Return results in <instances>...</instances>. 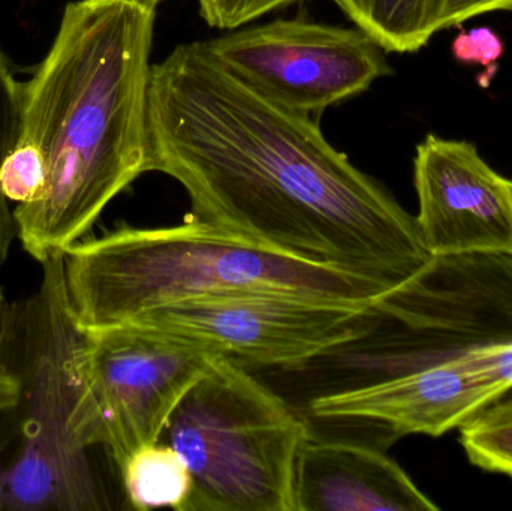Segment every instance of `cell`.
Instances as JSON below:
<instances>
[{
    "label": "cell",
    "mask_w": 512,
    "mask_h": 511,
    "mask_svg": "<svg viewBox=\"0 0 512 511\" xmlns=\"http://www.w3.org/2000/svg\"><path fill=\"white\" fill-rule=\"evenodd\" d=\"M307 423L239 363L218 356L168 420L161 443L185 458L182 511H294Z\"/></svg>",
    "instance_id": "cell-5"
},
{
    "label": "cell",
    "mask_w": 512,
    "mask_h": 511,
    "mask_svg": "<svg viewBox=\"0 0 512 511\" xmlns=\"http://www.w3.org/2000/svg\"><path fill=\"white\" fill-rule=\"evenodd\" d=\"M441 30L493 11H512V0H439Z\"/></svg>",
    "instance_id": "cell-20"
},
{
    "label": "cell",
    "mask_w": 512,
    "mask_h": 511,
    "mask_svg": "<svg viewBox=\"0 0 512 511\" xmlns=\"http://www.w3.org/2000/svg\"><path fill=\"white\" fill-rule=\"evenodd\" d=\"M204 42L237 77L309 116L366 92L391 74L387 51L360 27L303 17L239 27Z\"/></svg>",
    "instance_id": "cell-9"
},
{
    "label": "cell",
    "mask_w": 512,
    "mask_h": 511,
    "mask_svg": "<svg viewBox=\"0 0 512 511\" xmlns=\"http://www.w3.org/2000/svg\"><path fill=\"white\" fill-rule=\"evenodd\" d=\"M75 321L86 333L117 329L201 297L267 293L379 311L397 293L384 282L289 257L186 218L176 227H122L63 255Z\"/></svg>",
    "instance_id": "cell-3"
},
{
    "label": "cell",
    "mask_w": 512,
    "mask_h": 511,
    "mask_svg": "<svg viewBox=\"0 0 512 511\" xmlns=\"http://www.w3.org/2000/svg\"><path fill=\"white\" fill-rule=\"evenodd\" d=\"M373 380L463 351L512 345V252L436 257L379 308ZM505 396H512L508 392Z\"/></svg>",
    "instance_id": "cell-6"
},
{
    "label": "cell",
    "mask_w": 512,
    "mask_h": 511,
    "mask_svg": "<svg viewBox=\"0 0 512 511\" xmlns=\"http://www.w3.org/2000/svg\"><path fill=\"white\" fill-rule=\"evenodd\" d=\"M17 395L18 377L9 354L8 311H6L2 332H0V407L11 404Z\"/></svg>",
    "instance_id": "cell-21"
},
{
    "label": "cell",
    "mask_w": 512,
    "mask_h": 511,
    "mask_svg": "<svg viewBox=\"0 0 512 511\" xmlns=\"http://www.w3.org/2000/svg\"><path fill=\"white\" fill-rule=\"evenodd\" d=\"M21 113L23 84L18 83L9 60L0 51V168L20 137ZM14 237H17L14 210L0 189V267L8 258Z\"/></svg>",
    "instance_id": "cell-16"
},
{
    "label": "cell",
    "mask_w": 512,
    "mask_h": 511,
    "mask_svg": "<svg viewBox=\"0 0 512 511\" xmlns=\"http://www.w3.org/2000/svg\"><path fill=\"white\" fill-rule=\"evenodd\" d=\"M119 471L126 501L135 510L182 511L191 494L185 458L161 441L135 450Z\"/></svg>",
    "instance_id": "cell-14"
},
{
    "label": "cell",
    "mask_w": 512,
    "mask_h": 511,
    "mask_svg": "<svg viewBox=\"0 0 512 511\" xmlns=\"http://www.w3.org/2000/svg\"><path fill=\"white\" fill-rule=\"evenodd\" d=\"M149 129L150 171L183 186L191 221L397 291L435 258L415 216L312 116L237 77L204 41L152 66Z\"/></svg>",
    "instance_id": "cell-1"
},
{
    "label": "cell",
    "mask_w": 512,
    "mask_h": 511,
    "mask_svg": "<svg viewBox=\"0 0 512 511\" xmlns=\"http://www.w3.org/2000/svg\"><path fill=\"white\" fill-rule=\"evenodd\" d=\"M376 314L303 297L242 293L153 309L125 327L239 365L294 369L363 341Z\"/></svg>",
    "instance_id": "cell-7"
},
{
    "label": "cell",
    "mask_w": 512,
    "mask_h": 511,
    "mask_svg": "<svg viewBox=\"0 0 512 511\" xmlns=\"http://www.w3.org/2000/svg\"><path fill=\"white\" fill-rule=\"evenodd\" d=\"M381 447L309 435L295 468L294 511H438Z\"/></svg>",
    "instance_id": "cell-12"
},
{
    "label": "cell",
    "mask_w": 512,
    "mask_h": 511,
    "mask_svg": "<svg viewBox=\"0 0 512 511\" xmlns=\"http://www.w3.org/2000/svg\"><path fill=\"white\" fill-rule=\"evenodd\" d=\"M155 0H74L23 84L18 143L44 162L41 194L15 206L17 239L39 264L65 255L108 204L150 171Z\"/></svg>",
    "instance_id": "cell-2"
},
{
    "label": "cell",
    "mask_w": 512,
    "mask_h": 511,
    "mask_svg": "<svg viewBox=\"0 0 512 511\" xmlns=\"http://www.w3.org/2000/svg\"><path fill=\"white\" fill-rule=\"evenodd\" d=\"M9 303L6 302L5 296H3L2 288H0V332H2L3 321H5L6 311H8Z\"/></svg>",
    "instance_id": "cell-22"
},
{
    "label": "cell",
    "mask_w": 512,
    "mask_h": 511,
    "mask_svg": "<svg viewBox=\"0 0 512 511\" xmlns=\"http://www.w3.org/2000/svg\"><path fill=\"white\" fill-rule=\"evenodd\" d=\"M512 390V345L463 351L310 402L321 420H358L390 434L442 437Z\"/></svg>",
    "instance_id": "cell-10"
},
{
    "label": "cell",
    "mask_w": 512,
    "mask_h": 511,
    "mask_svg": "<svg viewBox=\"0 0 512 511\" xmlns=\"http://www.w3.org/2000/svg\"><path fill=\"white\" fill-rule=\"evenodd\" d=\"M508 183H510V191H511V198H512V180H508Z\"/></svg>",
    "instance_id": "cell-23"
},
{
    "label": "cell",
    "mask_w": 512,
    "mask_h": 511,
    "mask_svg": "<svg viewBox=\"0 0 512 511\" xmlns=\"http://www.w3.org/2000/svg\"><path fill=\"white\" fill-rule=\"evenodd\" d=\"M216 354L132 327L87 333L81 434L104 447L117 468L159 443L171 414L209 371Z\"/></svg>",
    "instance_id": "cell-8"
},
{
    "label": "cell",
    "mask_w": 512,
    "mask_h": 511,
    "mask_svg": "<svg viewBox=\"0 0 512 511\" xmlns=\"http://www.w3.org/2000/svg\"><path fill=\"white\" fill-rule=\"evenodd\" d=\"M418 228L433 257L512 252V198L475 144L427 135L417 146Z\"/></svg>",
    "instance_id": "cell-11"
},
{
    "label": "cell",
    "mask_w": 512,
    "mask_h": 511,
    "mask_svg": "<svg viewBox=\"0 0 512 511\" xmlns=\"http://www.w3.org/2000/svg\"><path fill=\"white\" fill-rule=\"evenodd\" d=\"M454 59L463 65H483L486 68L483 77L478 78L481 87H489L498 72V62L505 53L501 36L483 26L477 29L462 30L451 45Z\"/></svg>",
    "instance_id": "cell-18"
},
{
    "label": "cell",
    "mask_w": 512,
    "mask_h": 511,
    "mask_svg": "<svg viewBox=\"0 0 512 511\" xmlns=\"http://www.w3.org/2000/svg\"><path fill=\"white\" fill-rule=\"evenodd\" d=\"M156 3H158V5H161L162 2H164V0H155Z\"/></svg>",
    "instance_id": "cell-24"
},
{
    "label": "cell",
    "mask_w": 512,
    "mask_h": 511,
    "mask_svg": "<svg viewBox=\"0 0 512 511\" xmlns=\"http://www.w3.org/2000/svg\"><path fill=\"white\" fill-rule=\"evenodd\" d=\"M41 266L38 290L8 306L18 395L0 407V511H98L107 504L80 423L87 333L69 303L63 255Z\"/></svg>",
    "instance_id": "cell-4"
},
{
    "label": "cell",
    "mask_w": 512,
    "mask_h": 511,
    "mask_svg": "<svg viewBox=\"0 0 512 511\" xmlns=\"http://www.w3.org/2000/svg\"><path fill=\"white\" fill-rule=\"evenodd\" d=\"M388 53H415L441 30L439 0H333Z\"/></svg>",
    "instance_id": "cell-13"
},
{
    "label": "cell",
    "mask_w": 512,
    "mask_h": 511,
    "mask_svg": "<svg viewBox=\"0 0 512 511\" xmlns=\"http://www.w3.org/2000/svg\"><path fill=\"white\" fill-rule=\"evenodd\" d=\"M295 2L298 0H198V6L209 26L233 30Z\"/></svg>",
    "instance_id": "cell-19"
},
{
    "label": "cell",
    "mask_w": 512,
    "mask_h": 511,
    "mask_svg": "<svg viewBox=\"0 0 512 511\" xmlns=\"http://www.w3.org/2000/svg\"><path fill=\"white\" fill-rule=\"evenodd\" d=\"M45 171L41 156L33 147L15 143L0 168V189L15 206L30 203L44 188Z\"/></svg>",
    "instance_id": "cell-17"
},
{
    "label": "cell",
    "mask_w": 512,
    "mask_h": 511,
    "mask_svg": "<svg viewBox=\"0 0 512 511\" xmlns=\"http://www.w3.org/2000/svg\"><path fill=\"white\" fill-rule=\"evenodd\" d=\"M459 431L460 446L474 467L512 479V396H502Z\"/></svg>",
    "instance_id": "cell-15"
}]
</instances>
